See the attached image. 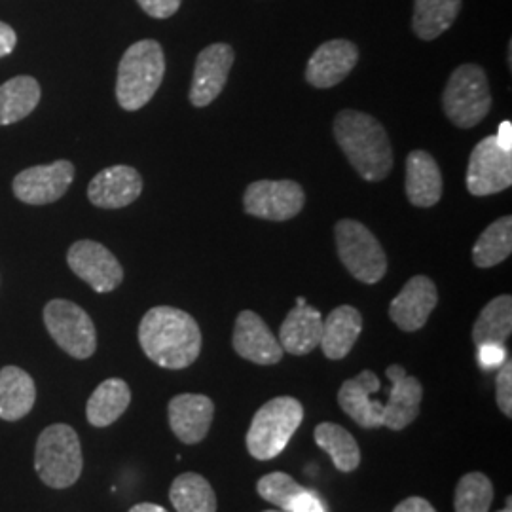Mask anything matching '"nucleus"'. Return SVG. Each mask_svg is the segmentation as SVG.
<instances>
[{
    "label": "nucleus",
    "mask_w": 512,
    "mask_h": 512,
    "mask_svg": "<svg viewBox=\"0 0 512 512\" xmlns=\"http://www.w3.org/2000/svg\"><path fill=\"white\" fill-rule=\"evenodd\" d=\"M334 137L349 164L370 183H380L393 169V148L384 126L370 114L342 110L334 120Z\"/></svg>",
    "instance_id": "nucleus-2"
},
{
    "label": "nucleus",
    "mask_w": 512,
    "mask_h": 512,
    "mask_svg": "<svg viewBox=\"0 0 512 512\" xmlns=\"http://www.w3.org/2000/svg\"><path fill=\"white\" fill-rule=\"evenodd\" d=\"M495 397H497L499 410L507 418H512V363L509 359L499 366V370H497Z\"/></svg>",
    "instance_id": "nucleus-34"
},
{
    "label": "nucleus",
    "mask_w": 512,
    "mask_h": 512,
    "mask_svg": "<svg viewBox=\"0 0 512 512\" xmlns=\"http://www.w3.org/2000/svg\"><path fill=\"white\" fill-rule=\"evenodd\" d=\"M393 512H437V509L427 499L414 495V497H408L401 501Z\"/></svg>",
    "instance_id": "nucleus-39"
},
{
    "label": "nucleus",
    "mask_w": 512,
    "mask_h": 512,
    "mask_svg": "<svg viewBox=\"0 0 512 512\" xmlns=\"http://www.w3.org/2000/svg\"><path fill=\"white\" fill-rule=\"evenodd\" d=\"M44 325L55 344L74 359H90L97 349L92 317L71 300L57 298L44 308Z\"/></svg>",
    "instance_id": "nucleus-8"
},
{
    "label": "nucleus",
    "mask_w": 512,
    "mask_h": 512,
    "mask_svg": "<svg viewBox=\"0 0 512 512\" xmlns=\"http://www.w3.org/2000/svg\"><path fill=\"white\" fill-rule=\"evenodd\" d=\"M437 304V285L425 275H416L404 285L403 291L393 298L389 306V317L404 332H416L425 327L429 315L437 308Z\"/></svg>",
    "instance_id": "nucleus-14"
},
{
    "label": "nucleus",
    "mask_w": 512,
    "mask_h": 512,
    "mask_svg": "<svg viewBox=\"0 0 512 512\" xmlns=\"http://www.w3.org/2000/svg\"><path fill=\"white\" fill-rule=\"evenodd\" d=\"M129 512H167L164 507L156 505V503H139L135 507H131Z\"/></svg>",
    "instance_id": "nucleus-41"
},
{
    "label": "nucleus",
    "mask_w": 512,
    "mask_h": 512,
    "mask_svg": "<svg viewBox=\"0 0 512 512\" xmlns=\"http://www.w3.org/2000/svg\"><path fill=\"white\" fill-rule=\"evenodd\" d=\"M164 74L165 55L160 42L147 38L129 46L118 65V105L128 112L143 109L162 86Z\"/></svg>",
    "instance_id": "nucleus-3"
},
{
    "label": "nucleus",
    "mask_w": 512,
    "mask_h": 512,
    "mask_svg": "<svg viewBox=\"0 0 512 512\" xmlns=\"http://www.w3.org/2000/svg\"><path fill=\"white\" fill-rule=\"evenodd\" d=\"M313 437L317 446L329 454L334 467L342 473H353L361 463V450L348 429L338 423L323 421L315 427Z\"/></svg>",
    "instance_id": "nucleus-27"
},
{
    "label": "nucleus",
    "mask_w": 512,
    "mask_h": 512,
    "mask_svg": "<svg viewBox=\"0 0 512 512\" xmlns=\"http://www.w3.org/2000/svg\"><path fill=\"white\" fill-rule=\"evenodd\" d=\"M495 141L503 150L512 152V124L509 120L501 122V126L497 129V133H495Z\"/></svg>",
    "instance_id": "nucleus-40"
},
{
    "label": "nucleus",
    "mask_w": 512,
    "mask_h": 512,
    "mask_svg": "<svg viewBox=\"0 0 512 512\" xmlns=\"http://www.w3.org/2000/svg\"><path fill=\"white\" fill-rule=\"evenodd\" d=\"M359 48L346 38H336L321 44L308 61L306 80L313 88L327 90L340 84L355 69Z\"/></svg>",
    "instance_id": "nucleus-16"
},
{
    "label": "nucleus",
    "mask_w": 512,
    "mask_h": 512,
    "mask_svg": "<svg viewBox=\"0 0 512 512\" xmlns=\"http://www.w3.org/2000/svg\"><path fill=\"white\" fill-rule=\"evenodd\" d=\"M306 304H308V302H306V298H302V296H298V298H296V306H306Z\"/></svg>",
    "instance_id": "nucleus-42"
},
{
    "label": "nucleus",
    "mask_w": 512,
    "mask_h": 512,
    "mask_svg": "<svg viewBox=\"0 0 512 512\" xmlns=\"http://www.w3.org/2000/svg\"><path fill=\"white\" fill-rule=\"evenodd\" d=\"M512 253V219L501 217L492 222L473 247V262L478 268H494Z\"/></svg>",
    "instance_id": "nucleus-31"
},
{
    "label": "nucleus",
    "mask_w": 512,
    "mask_h": 512,
    "mask_svg": "<svg viewBox=\"0 0 512 512\" xmlns=\"http://www.w3.org/2000/svg\"><path fill=\"white\" fill-rule=\"evenodd\" d=\"M302 421L304 406L298 399L275 397L268 401L258 408L247 431L245 444L249 454L258 461L277 458L287 448Z\"/></svg>",
    "instance_id": "nucleus-4"
},
{
    "label": "nucleus",
    "mask_w": 512,
    "mask_h": 512,
    "mask_svg": "<svg viewBox=\"0 0 512 512\" xmlns=\"http://www.w3.org/2000/svg\"><path fill=\"white\" fill-rule=\"evenodd\" d=\"M169 499L177 512H217L213 486L198 473H183L171 484Z\"/></svg>",
    "instance_id": "nucleus-30"
},
{
    "label": "nucleus",
    "mask_w": 512,
    "mask_h": 512,
    "mask_svg": "<svg viewBox=\"0 0 512 512\" xmlns=\"http://www.w3.org/2000/svg\"><path fill=\"white\" fill-rule=\"evenodd\" d=\"M363 330V315L353 306H340L330 311L327 319L323 321L321 342L325 357L330 361H340L348 357L349 351L355 346L357 338Z\"/></svg>",
    "instance_id": "nucleus-22"
},
{
    "label": "nucleus",
    "mask_w": 512,
    "mask_h": 512,
    "mask_svg": "<svg viewBox=\"0 0 512 512\" xmlns=\"http://www.w3.org/2000/svg\"><path fill=\"white\" fill-rule=\"evenodd\" d=\"M511 505H512V497H507V509H503V511H499V512H512Z\"/></svg>",
    "instance_id": "nucleus-43"
},
{
    "label": "nucleus",
    "mask_w": 512,
    "mask_h": 512,
    "mask_svg": "<svg viewBox=\"0 0 512 512\" xmlns=\"http://www.w3.org/2000/svg\"><path fill=\"white\" fill-rule=\"evenodd\" d=\"M442 109L458 128L478 126L492 109V93L486 71L473 63L458 67L442 93Z\"/></svg>",
    "instance_id": "nucleus-6"
},
{
    "label": "nucleus",
    "mask_w": 512,
    "mask_h": 512,
    "mask_svg": "<svg viewBox=\"0 0 512 512\" xmlns=\"http://www.w3.org/2000/svg\"><path fill=\"white\" fill-rule=\"evenodd\" d=\"M459 12L461 0H414L412 31L425 42L437 40L456 23Z\"/></svg>",
    "instance_id": "nucleus-26"
},
{
    "label": "nucleus",
    "mask_w": 512,
    "mask_h": 512,
    "mask_svg": "<svg viewBox=\"0 0 512 512\" xmlns=\"http://www.w3.org/2000/svg\"><path fill=\"white\" fill-rule=\"evenodd\" d=\"M380 389V378L372 370H363L359 376L342 384L338 391V404L359 427H384V403L374 399Z\"/></svg>",
    "instance_id": "nucleus-15"
},
{
    "label": "nucleus",
    "mask_w": 512,
    "mask_h": 512,
    "mask_svg": "<svg viewBox=\"0 0 512 512\" xmlns=\"http://www.w3.org/2000/svg\"><path fill=\"white\" fill-rule=\"evenodd\" d=\"M323 317L313 306H296L285 317L279 329V344L291 355H308L321 342Z\"/></svg>",
    "instance_id": "nucleus-23"
},
{
    "label": "nucleus",
    "mask_w": 512,
    "mask_h": 512,
    "mask_svg": "<svg viewBox=\"0 0 512 512\" xmlns=\"http://www.w3.org/2000/svg\"><path fill=\"white\" fill-rule=\"evenodd\" d=\"M137 2L150 18L167 19L179 12L183 0H137Z\"/></svg>",
    "instance_id": "nucleus-36"
},
{
    "label": "nucleus",
    "mask_w": 512,
    "mask_h": 512,
    "mask_svg": "<svg viewBox=\"0 0 512 512\" xmlns=\"http://www.w3.org/2000/svg\"><path fill=\"white\" fill-rule=\"evenodd\" d=\"M139 342L152 363L167 370H183L194 365L202 353V330L190 313L158 306L145 313Z\"/></svg>",
    "instance_id": "nucleus-1"
},
{
    "label": "nucleus",
    "mask_w": 512,
    "mask_h": 512,
    "mask_svg": "<svg viewBox=\"0 0 512 512\" xmlns=\"http://www.w3.org/2000/svg\"><path fill=\"white\" fill-rule=\"evenodd\" d=\"M387 378L391 382V389L384 403V427L391 431H403L420 416L423 387L418 378L406 374L403 366H389Z\"/></svg>",
    "instance_id": "nucleus-20"
},
{
    "label": "nucleus",
    "mask_w": 512,
    "mask_h": 512,
    "mask_svg": "<svg viewBox=\"0 0 512 512\" xmlns=\"http://www.w3.org/2000/svg\"><path fill=\"white\" fill-rule=\"evenodd\" d=\"M306 203L304 188L294 181H256L243 196L245 213L256 219L285 222L296 217Z\"/></svg>",
    "instance_id": "nucleus-9"
},
{
    "label": "nucleus",
    "mask_w": 512,
    "mask_h": 512,
    "mask_svg": "<svg viewBox=\"0 0 512 512\" xmlns=\"http://www.w3.org/2000/svg\"><path fill=\"white\" fill-rule=\"evenodd\" d=\"M512 332V298L501 294L480 311L473 327V342L482 344H505Z\"/></svg>",
    "instance_id": "nucleus-29"
},
{
    "label": "nucleus",
    "mask_w": 512,
    "mask_h": 512,
    "mask_svg": "<svg viewBox=\"0 0 512 512\" xmlns=\"http://www.w3.org/2000/svg\"><path fill=\"white\" fill-rule=\"evenodd\" d=\"M234 48L230 44L217 42L203 48L194 67L192 86H190V103L198 109L211 105L219 97L234 65Z\"/></svg>",
    "instance_id": "nucleus-13"
},
{
    "label": "nucleus",
    "mask_w": 512,
    "mask_h": 512,
    "mask_svg": "<svg viewBox=\"0 0 512 512\" xmlns=\"http://www.w3.org/2000/svg\"><path fill=\"white\" fill-rule=\"evenodd\" d=\"M336 249L349 274L374 285L387 274V256L378 238L359 220L344 219L334 226Z\"/></svg>",
    "instance_id": "nucleus-7"
},
{
    "label": "nucleus",
    "mask_w": 512,
    "mask_h": 512,
    "mask_svg": "<svg viewBox=\"0 0 512 512\" xmlns=\"http://www.w3.org/2000/svg\"><path fill=\"white\" fill-rule=\"evenodd\" d=\"M507 361L505 344H482L478 346V363L484 370H494Z\"/></svg>",
    "instance_id": "nucleus-35"
},
{
    "label": "nucleus",
    "mask_w": 512,
    "mask_h": 512,
    "mask_svg": "<svg viewBox=\"0 0 512 512\" xmlns=\"http://www.w3.org/2000/svg\"><path fill=\"white\" fill-rule=\"evenodd\" d=\"M494 501V484L484 473L461 476L454 495L456 512H490Z\"/></svg>",
    "instance_id": "nucleus-32"
},
{
    "label": "nucleus",
    "mask_w": 512,
    "mask_h": 512,
    "mask_svg": "<svg viewBox=\"0 0 512 512\" xmlns=\"http://www.w3.org/2000/svg\"><path fill=\"white\" fill-rule=\"evenodd\" d=\"M264 512H277V511H264Z\"/></svg>",
    "instance_id": "nucleus-44"
},
{
    "label": "nucleus",
    "mask_w": 512,
    "mask_h": 512,
    "mask_svg": "<svg viewBox=\"0 0 512 512\" xmlns=\"http://www.w3.org/2000/svg\"><path fill=\"white\" fill-rule=\"evenodd\" d=\"M16 44H18L16 31L10 25L0 21V57L12 54L16 50Z\"/></svg>",
    "instance_id": "nucleus-38"
},
{
    "label": "nucleus",
    "mask_w": 512,
    "mask_h": 512,
    "mask_svg": "<svg viewBox=\"0 0 512 512\" xmlns=\"http://www.w3.org/2000/svg\"><path fill=\"white\" fill-rule=\"evenodd\" d=\"M169 427L183 444L202 442L215 418V404L207 395L183 393L169 401Z\"/></svg>",
    "instance_id": "nucleus-18"
},
{
    "label": "nucleus",
    "mask_w": 512,
    "mask_h": 512,
    "mask_svg": "<svg viewBox=\"0 0 512 512\" xmlns=\"http://www.w3.org/2000/svg\"><path fill=\"white\" fill-rule=\"evenodd\" d=\"M82 467V446L71 425L54 423L40 433L35 448V469L48 488H71L82 475Z\"/></svg>",
    "instance_id": "nucleus-5"
},
{
    "label": "nucleus",
    "mask_w": 512,
    "mask_h": 512,
    "mask_svg": "<svg viewBox=\"0 0 512 512\" xmlns=\"http://www.w3.org/2000/svg\"><path fill=\"white\" fill-rule=\"evenodd\" d=\"M131 389L120 378H109L99 385L86 406V418L93 427H109L128 410Z\"/></svg>",
    "instance_id": "nucleus-25"
},
{
    "label": "nucleus",
    "mask_w": 512,
    "mask_h": 512,
    "mask_svg": "<svg viewBox=\"0 0 512 512\" xmlns=\"http://www.w3.org/2000/svg\"><path fill=\"white\" fill-rule=\"evenodd\" d=\"M232 344L239 357L255 365H277L285 353L274 332L262 321L260 315L251 310L239 313Z\"/></svg>",
    "instance_id": "nucleus-17"
},
{
    "label": "nucleus",
    "mask_w": 512,
    "mask_h": 512,
    "mask_svg": "<svg viewBox=\"0 0 512 512\" xmlns=\"http://www.w3.org/2000/svg\"><path fill=\"white\" fill-rule=\"evenodd\" d=\"M74 181V165L69 160L23 169L14 179V194L27 205H46L61 200Z\"/></svg>",
    "instance_id": "nucleus-12"
},
{
    "label": "nucleus",
    "mask_w": 512,
    "mask_h": 512,
    "mask_svg": "<svg viewBox=\"0 0 512 512\" xmlns=\"http://www.w3.org/2000/svg\"><path fill=\"white\" fill-rule=\"evenodd\" d=\"M406 196L416 207H433L442 198L439 164L425 150H414L406 158Z\"/></svg>",
    "instance_id": "nucleus-21"
},
{
    "label": "nucleus",
    "mask_w": 512,
    "mask_h": 512,
    "mask_svg": "<svg viewBox=\"0 0 512 512\" xmlns=\"http://www.w3.org/2000/svg\"><path fill=\"white\" fill-rule=\"evenodd\" d=\"M69 268L86 281L95 293H112L124 281V270L109 249L92 239H82L71 245L67 253Z\"/></svg>",
    "instance_id": "nucleus-10"
},
{
    "label": "nucleus",
    "mask_w": 512,
    "mask_h": 512,
    "mask_svg": "<svg viewBox=\"0 0 512 512\" xmlns=\"http://www.w3.org/2000/svg\"><path fill=\"white\" fill-rule=\"evenodd\" d=\"M256 492L268 503H274L279 509L289 512L294 501L308 490L304 486H300L293 476L277 471V473L262 476L256 482Z\"/></svg>",
    "instance_id": "nucleus-33"
},
{
    "label": "nucleus",
    "mask_w": 512,
    "mask_h": 512,
    "mask_svg": "<svg viewBox=\"0 0 512 512\" xmlns=\"http://www.w3.org/2000/svg\"><path fill=\"white\" fill-rule=\"evenodd\" d=\"M143 192V179L129 165H112L99 171L88 186V198L101 209H122L135 202Z\"/></svg>",
    "instance_id": "nucleus-19"
},
{
    "label": "nucleus",
    "mask_w": 512,
    "mask_h": 512,
    "mask_svg": "<svg viewBox=\"0 0 512 512\" xmlns=\"http://www.w3.org/2000/svg\"><path fill=\"white\" fill-rule=\"evenodd\" d=\"M289 512H325V507H323V503L308 490V492H304V494L300 495V497L294 501L293 507H291V511Z\"/></svg>",
    "instance_id": "nucleus-37"
},
{
    "label": "nucleus",
    "mask_w": 512,
    "mask_h": 512,
    "mask_svg": "<svg viewBox=\"0 0 512 512\" xmlns=\"http://www.w3.org/2000/svg\"><path fill=\"white\" fill-rule=\"evenodd\" d=\"M512 184V152L497 145L495 135L482 139L471 152L467 188L473 196H492Z\"/></svg>",
    "instance_id": "nucleus-11"
},
{
    "label": "nucleus",
    "mask_w": 512,
    "mask_h": 512,
    "mask_svg": "<svg viewBox=\"0 0 512 512\" xmlns=\"http://www.w3.org/2000/svg\"><path fill=\"white\" fill-rule=\"evenodd\" d=\"M37 401L33 378L19 366H4L0 370V420L18 421L25 418Z\"/></svg>",
    "instance_id": "nucleus-24"
},
{
    "label": "nucleus",
    "mask_w": 512,
    "mask_h": 512,
    "mask_svg": "<svg viewBox=\"0 0 512 512\" xmlns=\"http://www.w3.org/2000/svg\"><path fill=\"white\" fill-rule=\"evenodd\" d=\"M40 86L31 76H16L0 86V126H10L37 109Z\"/></svg>",
    "instance_id": "nucleus-28"
}]
</instances>
